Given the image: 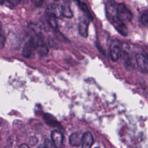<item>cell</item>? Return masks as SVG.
<instances>
[{
	"label": "cell",
	"instance_id": "9",
	"mask_svg": "<svg viewBox=\"0 0 148 148\" xmlns=\"http://www.w3.org/2000/svg\"><path fill=\"white\" fill-rule=\"evenodd\" d=\"M45 12L53 14L57 18H60L62 16L61 5L55 3L49 4L47 6Z\"/></svg>",
	"mask_w": 148,
	"mask_h": 148
},
{
	"label": "cell",
	"instance_id": "16",
	"mask_svg": "<svg viewBox=\"0 0 148 148\" xmlns=\"http://www.w3.org/2000/svg\"><path fill=\"white\" fill-rule=\"evenodd\" d=\"M5 43V35L2 31V27L0 25V49H2L4 47Z\"/></svg>",
	"mask_w": 148,
	"mask_h": 148
},
{
	"label": "cell",
	"instance_id": "8",
	"mask_svg": "<svg viewBox=\"0 0 148 148\" xmlns=\"http://www.w3.org/2000/svg\"><path fill=\"white\" fill-rule=\"evenodd\" d=\"M94 142V138L92 134L87 131L82 136V147L83 148H90L92 146Z\"/></svg>",
	"mask_w": 148,
	"mask_h": 148
},
{
	"label": "cell",
	"instance_id": "5",
	"mask_svg": "<svg viewBox=\"0 0 148 148\" xmlns=\"http://www.w3.org/2000/svg\"><path fill=\"white\" fill-rule=\"evenodd\" d=\"M136 62L140 71L145 74L148 72V60L146 56L142 53H138L136 56Z\"/></svg>",
	"mask_w": 148,
	"mask_h": 148
},
{
	"label": "cell",
	"instance_id": "14",
	"mask_svg": "<svg viewBox=\"0 0 148 148\" xmlns=\"http://www.w3.org/2000/svg\"><path fill=\"white\" fill-rule=\"evenodd\" d=\"M43 118H44L45 122L47 124H48L49 125H51V126H54V127L56 126L57 121H56V119L52 115L46 113L44 115Z\"/></svg>",
	"mask_w": 148,
	"mask_h": 148
},
{
	"label": "cell",
	"instance_id": "20",
	"mask_svg": "<svg viewBox=\"0 0 148 148\" xmlns=\"http://www.w3.org/2000/svg\"><path fill=\"white\" fill-rule=\"evenodd\" d=\"M45 146L46 147H55V146L54 145L53 143L52 142V141L46 139L45 141Z\"/></svg>",
	"mask_w": 148,
	"mask_h": 148
},
{
	"label": "cell",
	"instance_id": "21",
	"mask_svg": "<svg viewBox=\"0 0 148 148\" xmlns=\"http://www.w3.org/2000/svg\"><path fill=\"white\" fill-rule=\"evenodd\" d=\"M20 147H28L29 146H28V145H26V144H23V145H21Z\"/></svg>",
	"mask_w": 148,
	"mask_h": 148
},
{
	"label": "cell",
	"instance_id": "22",
	"mask_svg": "<svg viewBox=\"0 0 148 148\" xmlns=\"http://www.w3.org/2000/svg\"><path fill=\"white\" fill-rule=\"evenodd\" d=\"M6 0H0V5H3L5 3Z\"/></svg>",
	"mask_w": 148,
	"mask_h": 148
},
{
	"label": "cell",
	"instance_id": "10",
	"mask_svg": "<svg viewBox=\"0 0 148 148\" xmlns=\"http://www.w3.org/2000/svg\"><path fill=\"white\" fill-rule=\"evenodd\" d=\"M69 143L71 146L78 147L82 144V136L76 132L72 134L69 138Z\"/></svg>",
	"mask_w": 148,
	"mask_h": 148
},
{
	"label": "cell",
	"instance_id": "4",
	"mask_svg": "<svg viewBox=\"0 0 148 148\" xmlns=\"http://www.w3.org/2000/svg\"><path fill=\"white\" fill-rule=\"evenodd\" d=\"M110 17L112 24L117 30V31L124 36H127L128 32V30L125 23L119 19L115 15H112L110 16Z\"/></svg>",
	"mask_w": 148,
	"mask_h": 148
},
{
	"label": "cell",
	"instance_id": "12",
	"mask_svg": "<svg viewBox=\"0 0 148 148\" xmlns=\"http://www.w3.org/2000/svg\"><path fill=\"white\" fill-rule=\"evenodd\" d=\"M45 16L47 22L48 24L54 29H56L57 28L58 25L57 22L56 20L57 17L52 13H49V12H45Z\"/></svg>",
	"mask_w": 148,
	"mask_h": 148
},
{
	"label": "cell",
	"instance_id": "6",
	"mask_svg": "<svg viewBox=\"0 0 148 148\" xmlns=\"http://www.w3.org/2000/svg\"><path fill=\"white\" fill-rule=\"evenodd\" d=\"M88 25L89 20L86 16H81L79 17L78 30L80 35L83 38H87L88 36Z\"/></svg>",
	"mask_w": 148,
	"mask_h": 148
},
{
	"label": "cell",
	"instance_id": "1",
	"mask_svg": "<svg viewBox=\"0 0 148 148\" xmlns=\"http://www.w3.org/2000/svg\"><path fill=\"white\" fill-rule=\"evenodd\" d=\"M108 9L110 15H115L123 22H129L132 19L131 12L122 3H117L111 1L108 3Z\"/></svg>",
	"mask_w": 148,
	"mask_h": 148
},
{
	"label": "cell",
	"instance_id": "11",
	"mask_svg": "<svg viewBox=\"0 0 148 148\" xmlns=\"http://www.w3.org/2000/svg\"><path fill=\"white\" fill-rule=\"evenodd\" d=\"M62 10V14L67 18H71L73 17V13L71 9L69 0H64L63 4L61 5Z\"/></svg>",
	"mask_w": 148,
	"mask_h": 148
},
{
	"label": "cell",
	"instance_id": "7",
	"mask_svg": "<svg viewBox=\"0 0 148 148\" xmlns=\"http://www.w3.org/2000/svg\"><path fill=\"white\" fill-rule=\"evenodd\" d=\"M51 139L55 147H61L62 146L64 136L61 131L57 130H53L51 133Z\"/></svg>",
	"mask_w": 148,
	"mask_h": 148
},
{
	"label": "cell",
	"instance_id": "17",
	"mask_svg": "<svg viewBox=\"0 0 148 148\" xmlns=\"http://www.w3.org/2000/svg\"><path fill=\"white\" fill-rule=\"evenodd\" d=\"M21 0H6L5 3L11 6H16L17 5Z\"/></svg>",
	"mask_w": 148,
	"mask_h": 148
},
{
	"label": "cell",
	"instance_id": "2",
	"mask_svg": "<svg viewBox=\"0 0 148 148\" xmlns=\"http://www.w3.org/2000/svg\"><path fill=\"white\" fill-rule=\"evenodd\" d=\"M36 51V39L34 35L31 36L25 44L22 54L24 57L31 58Z\"/></svg>",
	"mask_w": 148,
	"mask_h": 148
},
{
	"label": "cell",
	"instance_id": "23",
	"mask_svg": "<svg viewBox=\"0 0 148 148\" xmlns=\"http://www.w3.org/2000/svg\"><path fill=\"white\" fill-rule=\"evenodd\" d=\"M73 1H75L78 5H80V0H73Z\"/></svg>",
	"mask_w": 148,
	"mask_h": 148
},
{
	"label": "cell",
	"instance_id": "18",
	"mask_svg": "<svg viewBox=\"0 0 148 148\" xmlns=\"http://www.w3.org/2000/svg\"><path fill=\"white\" fill-rule=\"evenodd\" d=\"M38 138L36 136H31L29 138V143L31 146H35V145H36L37 144V143H38Z\"/></svg>",
	"mask_w": 148,
	"mask_h": 148
},
{
	"label": "cell",
	"instance_id": "13",
	"mask_svg": "<svg viewBox=\"0 0 148 148\" xmlns=\"http://www.w3.org/2000/svg\"><path fill=\"white\" fill-rule=\"evenodd\" d=\"M79 6L80 7V9H82V10L85 16L89 20H92V16L91 14L87 5L85 3H83V2H80Z\"/></svg>",
	"mask_w": 148,
	"mask_h": 148
},
{
	"label": "cell",
	"instance_id": "3",
	"mask_svg": "<svg viewBox=\"0 0 148 148\" xmlns=\"http://www.w3.org/2000/svg\"><path fill=\"white\" fill-rule=\"evenodd\" d=\"M120 42L117 39H113L110 45V56L113 61H117L121 55L122 47Z\"/></svg>",
	"mask_w": 148,
	"mask_h": 148
},
{
	"label": "cell",
	"instance_id": "15",
	"mask_svg": "<svg viewBox=\"0 0 148 148\" xmlns=\"http://www.w3.org/2000/svg\"><path fill=\"white\" fill-rule=\"evenodd\" d=\"M141 21L142 23L145 26L147 27L148 25V12L147 10H145L142 16H141Z\"/></svg>",
	"mask_w": 148,
	"mask_h": 148
},
{
	"label": "cell",
	"instance_id": "19",
	"mask_svg": "<svg viewBox=\"0 0 148 148\" xmlns=\"http://www.w3.org/2000/svg\"><path fill=\"white\" fill-rule=\"evenodd\" d=\"M45 0H31L32 3L36 7H40Z\"/></svg>",
	"mask_w": 148,
	"mask_h": 148
}]
</instances>
